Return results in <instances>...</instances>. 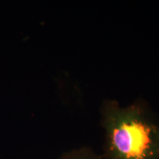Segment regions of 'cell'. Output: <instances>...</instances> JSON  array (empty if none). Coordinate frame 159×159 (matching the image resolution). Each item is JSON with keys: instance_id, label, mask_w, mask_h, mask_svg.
I'll list each match as a JSON object with an SVG mask.
<instances>
[{"instance_id": "obj_1", "label": "cell", "mask_w": 159, "mask_h": 159, "mask_svg": "<svg viewBox=\"0 0 159 159\" xmlns=\"http://www.w3.org/2000/svg\"><path fill=\"white\" fill-rule=\"evenodd\" d=\"M103 159H159V116L139 99L127 105L105 99L100 108Z\"/></svg>"}, {"instance_id": "obj_2", "label": "cell", "mask_w": 159, "mask_h": 159, "mask_svg": "<svg viewBox=\"0 0 159 159\" xmlns=\"http://www.w3.org/2000/svg\"><path fill=\"white\" fill-rule=\"evenodd\" d=\"M58 159H103V158L91 148L83 146L66 151Z\"/></svg>"}]
</instances>
